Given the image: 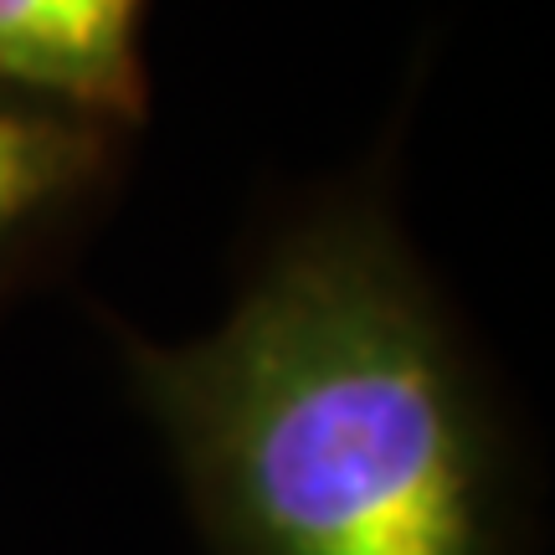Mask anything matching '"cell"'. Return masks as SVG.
Instances as JSON below:
<instances>
[{"label": "cell", "instance_id": "6da1fadb", "mask_svg": "<svg viewBox=\"0 0 555 555\" xmlns=\"http://www.w3.org/2000/svg\"><path fill=\"white\" fill-rule=\"evenodd\" d=\"M114 345L211 555H515L494 401L376 191L298 211L217 330Z\"/></svg>", "mask_w": 555, "mask_h": 555}, {"label": "cell", "instance_id": "7a4b0ae2", "mask_svg": "<svg viewBox=\"0 0 555 555\" xmlns=\"http://www.w3.org/2000/svg\"><path fill=\"white\" fill-rule=\"evenodd\" d=\"M124 129L0 82V288L99 211L119 180Z\"/></svg>", "mask_w": 555, "mask_h": 555}, {"label": "cell", "instance_id": "3957f363", "mask_svg": "<svg viewBox=\"0 0 555 555\" xmlns=\"http://www.w3.org/2000/svg\"><path fill=\"white\" fill-rule=\"evenodd\" d=\"M144 0H0V82L82 119H144Z\"/></svg>", "mask_w": 555, "mask_h": 555}]
</instances>
